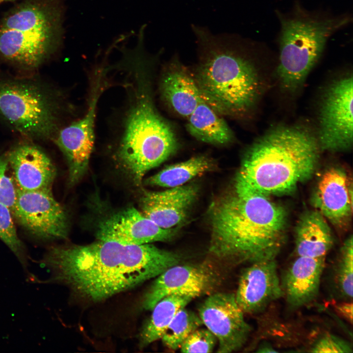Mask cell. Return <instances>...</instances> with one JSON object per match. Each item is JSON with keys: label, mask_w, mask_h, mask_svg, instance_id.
Masks as SVG:
<instances>
[{"label": "cell", "mask_w": 353, "mask_h": 353, "mask_svg": "<svg viewBox=\"0 0 353 353\" xmlns=\"http://www.w3.org/2000/svg\"><path fill=\"white\" fill-rule=\"evenodd\" d=\"M180 261L177 254L150 244L99 240L86 245L52 246L40 261L51 277L36 282L62 284L78 297L98 302L157 277Z\"/></svg>", "instance_id": "cell-1"}, {"label": "cell", "mask_w": 353, "mask_h": 353, "mask_svg": "<svg viewBox=\"0 0 353 353\" xmlns=\"http://www.w3.org/2000/svg\"><path fill=\"white\" fill-rule=\"evenodd\" d=\"M209 251L221 260L250 264L276 259L285 237L287 215L268 196L235 184L210 210Z\"/></svg>", "instance_id": "cell-2"}, {"label": "cell", "mask_w": 353, "mask_h": 353, "mask_svg": "<svg viewBox=\"0 0 353 353\" xmlns=\"http://www.w3.org/2000/svg\"><path fill=\"white\" fill-rule=\"evenodd\" d=\"M319 147L304 128L275 127L248 149L235 184L266 196L290 193L313 176Z\"/></svg>", "instance_id": "cell-3"}, {"label": "cell", "mask_w": 353, "mask_h": 353, "mask_svg": "<svg viewBox=\"0 0 353 353\" xmlns=\"http://www.w3.org/2000/svg\"><path fill=\"white\" fill-rule=\"evenodd\" d=\"M200 55L194 77L205 102L216 112L243 114L254 105L260 91L256 69L231 34H214L192 25Z\"/></svg>", "instance_id": "cell-4"}, {"label": "cell", "mask_w": 353, "mask_h": 353, "mask_svg": "<svg viewBox=\"0 0 353 353\" xmlns=\"http://www.w3.org/2000/svg\"><path fill=\"white\" fill-rule=\"evenodd\" d=\"M133 67L135 93L125 121L118 156L134 181L139 184L148 171L176 151L178 142L171 126L153 105L142 76L141 64Z\"/></svg>", "instance_id": "cell-5"}, {"label": "cell", "mask_w": 353, "mask_h": 353, "mask_svg": "<svg viewBox=\"0 0 353 353\" xmlns=\"http://www.w3.org/2000/svg\"><path fill=\"white\" fill-rule=\"evenodd\" d=\"M58 102L54 91L39 80L0 75V119L26 137L47 140L53 136Z\"/></svg>", "instance_id": "cell-6"}, {"label": "cell", "mask_w": 353, "mask_h": 353, "mask_svg": "<svg viewBox=\"0 0 353 353\" xmlns=\"http://www.w3.org/2000/svg\"><path fill=\"white\" fill-rule=\"evenodd\" d=\"M277 75L282 87L294 91L321 56L329 36L349 22L348 18L281 19Z\"/></svg>", "instance_id": "cell-7"}, {"label": "cell", "mask_w": 353, "mask_h": 353, "mask_svg": "<svg viewBox=\"0 0 353 353\" xmlns=\"http://www.w3.org/2000/svg\"><path fill=\"white\" fill-rule=\"evenodd\" d=\"M352 76L334 82L320 109L318 144L322 149L339 151L350 149L353 141Z\"/></svg>", "instance_id": "cell-8"}, {"label": "cell", "mask_w": 353, "mask_h": 353, "mask_svg": "<svg viewBox=\"0 0 353 353\" xmlns=\"http://www.w3.org/2000/svg\"><path fill=\"white\" fill-rule=\"evenodd\" d=\"M12 212L23 227L40 239H64L67 235V213L51 190L25 191L17 188Z\"/></svg>", "instance_id": "cell-9"}, {"label": "cell", "mask_w": 353, "mask_h": 353, "mask_svg": "<svg viewBox=\"0 0 353 353\" xmlns=\"http://www.w3.org/2000/svg\"><path fill=\"white\" fill-rule=\"evenodd\" d=\"M244 314L233 293H216L201 304L199 316L216 337L219 344L217 353L236 352L246 343L252 329Z\"/></svg>", "instance_id": "cell-10"}, {"label": "cell", "mask_w": 353, "mask_h": 353, "mask_svg": "<svg viewBox=\"0 0 353 353\" xmlns=\"http://www.w3.org/2000/svg\"><path fill=\"white\" fill-rule=\"evenodd\" d=\"M99 78L86 112L83 116L64 127L56 134L55 143L65 156L69 167V181L77 182L88 168L95 139V121L101 86Z\"/></svg>", "instance_id": "cell-11"}, {"label": "cell", "mask_w": 353, "mask_h": 353, "mask_svg": "<svg viewBox=\"0 0 353 353\" xmlns=\"http://www.w3.org/2000/svg\"><path fill=\"white\" fill-rule=\"evenodd\" d=\"M63 34L64 32L0 30V57L20 68L35 69L60 49Z\"/></svg>", "instance_id": "cell-12"}, {"label": "cell", "mask_w": 353, "mask_h": 353, "mask_svg": "<svg viewBox=\"0 0 353 353\" xmlns=\"http://www.w3.org/2000/svg\"><path fill=\"white\" fill-rule=\"evenodd\" d=\"M244 313L264 311L273 302L283 297L276 259L254 262L245 268L235 294Z\"/></svg>", "instance_id": "cell-13"}, {"label": "cell", "mask_w": 353, "mask_h": 353, "mask_svg": "<svg viewBox=\"0 0 353 353\" xmlns=\"http://www.w3.org/2000/svg\"><path fill=\"white\" fill-rule=\"evenodd\" d=\"M175 233L174 228L160 227L136 208L128 207L101 220L97 236L100 240L140 245L169 241Z\"/></svg>", "instance_id": "cell-14"}, {"label": "cell", "mask_w": 353, "mask_h": 353, "mask_svg": "<svg viewBox=\"0 0 353 353\" xmlns=\"http://www.w3.org/2000/svg\"><path fill=\"white\" fill-rule=\"evenodd\" d=\"M146 292L143 306L151 310L164 297L174 294L196 297L208 291L215 282L212 268L205 264L174 265L157 277Z\"/></svg>", "instance_id": "cell-15"}, {"label": "cell", "mask_w": 353, "mask_h": 353, "mask_svg": "<svg viewBox=\"0 0 353 353\" xmlns=\"http://www.w3.org/2000/svg\"><path fill=\"white\" fill-rule=\"evenodd\" d=\"M315 210L339 228L348 225L353 213L352 182L345 171L331 167L322 175L312 199Z\"/></svg>", "instance_id": "cell-16"}, {"label": "cell", "mask_w": 353, "mask_h": 353, "mask_svg": "<svg viewBox=\"0 0 353 353\" xmlns=\"http://www.w3.org/2000/svg\"><path fill=\"white\" fill-rule=\"evenodd\" d=\"M198 194L195 184L145 192L140 200L141 213L160 227L173 228L185 220Z\"/></svg>", "instance_id": "cell-17"}, {"label": "cell", "mask_w": 353, "mask_h": 353, "mask_svg": "<svg viewBox=\"0 0 353 353\" xmlns=\"http://www.w3.org/2000/svg\"><path fill=\"white\" fill-rule=\"evenodd\" d=\"M6 156L18 189L51 190L56 169L41 149L33 144H21L11 150Z\"/></svg>", "instance_id": "cell-18"}, {"label": "cell", "mask_w": 353, "mask_h": 353, "mask_svg": "<svg viewBox=\"0 0 353 353\" xmlns=\"http://www.w3.org/2000/svg\"><path fill=\"white\" fill-rule=\"evenodd\" d=\"M326 257L297 256L284 271L281 285L283 297L291 308L306 306L318 297Z\"/></svg>", "instance_id": "cell-19"}, {"label": "cell", "mask_w": 353, "mask_h": 353, "mask_svg": "<svg viewBox=\"0 0 353 353\" xmlns=\"http://www.w3.org/2000/svg\"><path fill=\"white\" fill-rule=\"evenodd\" d=\"M64 14L61 0H26L3 17L0 30L64 32Z\"/></svg>", "instance_id": "cell-20"}, {"label": "cell", "mask_w": 353, "mask_h": 353, "mask_svg": "<svg viewBox=\"0 0 353 353\" xmlns=\"http://www.w3.org/2000/svg\"><path fill=\"white\" fill-rule=\"evenodd\" d=\"M161 91L172 109L186 119L200 102H205L194 77L176 60L170 63L162 78Z\"/></svg>", "instance_id": "cell-21"}, {"label": "cell", "mask_w": 353, "mask_h": 353, "mask_svg": "<svg viewBox=\"0 0 353 353\" xmlns=\"http://www.w3.org/2000/svg\"><path fill=\"white\" fill-rule=\"evenodd\" d=\"M295 239L297 256L326 257L333 244L328 221L316 210L306 212L301 217Z\"/></svg>", "instance_id": "cell-22"}, {"label": "cell", "mask_w": 353, "mask_h": 353, "mask_svg": "<svg viewBox=\"0 0 353 353\" xmlns=\"http://www.w3.org/2000/svg\"><path fill=\"white\" fill-rule=\"evenodd\" d=\"M189 133L202 142L215 145L230 143L234 136L227 123L204 101L187 118Z\"/></svg>", "instance_id": "cell-23"}, {"label": "cell", "mask_w": 353, "mask_h": 353, "mask_svg": "<svg viewBox=\"0 0 353 353\" xmlns=\"http://www.w3.org/2000/svg\"><path fill=\"white\" fill-rule=\"evenodd\" d=\"M195 298L191 294H174L164 297L157 303L151 310V316L140 332V348H144L161 339L178 311L185 307Z\"/></svg>", "instance_id": "cell-24"}, {"label": "cell", "mask_w": 353, "mask_h": 353, "mask_svg": "<svg viewBox=\"0 0 353 353\" xmlns=\"http://www.w3.org/2000/svg\"><path fill=\"white\" fill-rule=\"evenodd\" d=\"M212 161L199 155L169 166L146 180L147 184L172 188L183 185L194 177L213 168Z\"/></svg>", "instance_id": "cell-25"}, {"label": "cell", "mask_w": 353, "mask_h": 353, "mask_svg": "<svg viewBox=\"0 0 353 353\" xmlns=\"http://www.w3.org/2000/svg\"><path fill=\"white\" fill-rule=\"evenodd\" d=\"M353 237L348 238L331 266L328 285L334 298L340 301H352L353 298Z\"/></svg>", "instance_id": "cell-26"}, {"label": "cell", "mask_w": 353, "mask_h": 353, "mask_svg": "<svg viewBox=\"0 0 353 353\" xmlns=\"http://www.w3.org/2000/svg\"><path fill=\"white\" fill-rule=\"evenodd\" d=\"M202 325L199 315L185 307L176 313L165 331L161 339L163 344L172 351H176L194 330Z\"/></svg>", "instance_id": "cell-27"}, {"label": "cell", "mask_w": 353, "mask_h": 353, "mask_svg": "<svg viewBox=\"0 0 353 353\" xmlns=\"http://www.w3.org/2000/svg\"><path fill=\"white\" fill-rule=\"evenodd\" d=\"M11 212L7 206L0 203V239L13 252L25 272L28 275L29 257L18 236Z\"/></svg>", "instance_id": "cell-28"}, {"label": "cell", "mask_w": 353, "mask_h": 353, "mask_svg": "<svg viewBox=\"0 0 353 353\" xmlns=\"http://www.w3.org/2000/svg\"><path fill=\"white\" fill-rule=\"evenodd\" d=\"M217 342L208 329L199 328L187 336L179 349L182 353H211Z\"/></svg>", "instance_id": "cell-29"}, {"label": "cell", "mask_w": 353, "mask_h": 353, "mask_svg": "<svg viewBox=\"0 0 353 353\" xmlns=\"http://www.w3.org/2000/svg\"><path fill=\"white\" fill-rule=\"evenodd\" d=\"M9 163L6 155H0V203L12 211L17 196L13 179L8 174Z\"/></svg>", "instance_id": "cell-30"}, {"label": "cell", "mask_w": 353, "mask_h": 353, "mask_svg": "<svg viewBox=\"0 0 353 353\" xmlns=\"http://www.w3.org/2000/svg\"><path fill=\"white\" fill-rule=\"evenodd\" d=\"M311 353H352L348 341L333 334L327 333L316 339L309 349Z\"/></svg>", "instance_id": "cell-31"}, {"label": "cell", "mask_w": 353, "mask_h": 353, "mask_svg": "<svg viewBox=\"0 0 353 353\" xmlns=\"http://www.w3.org/2000/svg\"><path fill=\"white\" fill-rule=\"evenodd\" d=\"M337 312L352 324L353 303L352 301H341L335 306Z\"/></svg>", "instance_id": "cell-32"}, {"label": "cell", "mask_w": 353, "mask_h": 353, "mask_svg": "<svg viewBox=\"0 0 353 353\" xmlns=\"http://www.w3.org/2000/svg\"><path fill=\"white\" fill-rule=\"evenodd\" d=\"M258 353H277V351L272 346V345L268 342L262 343L257 349L256 351Z\"/></svg>", "instance_id": "cell-33"}, {"label": "cell", "mask_w": 353, "mask_h": 353, "mask_svg": "<svg viewBox=\"0 0 353 353\" xmlns=\"http://www.w3.org/2000/svg\"><path fill=\"white\" fill-rule=\"evenodd\" d=\"M13 0H0V3L2 2L3 1H13Z\"/></svg>", "instance_id": "cell-34"}, {"label": "cell", "mask_w": 353, "mask_h": 353, "mask_svg": "<svg viewBox=\"0 0 353 353\" xmlns=\"http://www.w3.org/2000/svg\"></svg>", "instance_id": "cell-35"}]
</instances>
